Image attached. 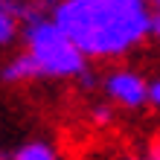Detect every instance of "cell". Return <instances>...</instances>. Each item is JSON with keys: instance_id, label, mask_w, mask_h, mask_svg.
<instances>
[{"instance_id": "4", "label": "cell", "mask_w": 160, "mask_h": 160, "mask_svg": "<svg viewBox=\"0 0 160 160\" xmlns=\"http://www.w3.org/2000/svg\"><path fill=\"white\" fill-rule=\"evenodd\" d=\"M26 3L23 0H0V47L15 44V38L23 32Z\"/></svg>"}, {"instance_id": "10", "label": "cell", "mask_w": 160, "mask_h": 160, "mask_svg": "<svg viewBox=\"0 0 160 160\" xmlns=\"http://www.w3.org/2000/svg\"><path fill=\"white\" fill-rule=\"evenodd\" d=\"M152 35L160 41V3L154 6V29H152Z\"/></svg>"}, {"instance_id": "2", "label": "cell", "mask_w": 160, "mask_h": 160, "mask_svg": "<svg viewBox=\"0 0 160 160\" xmlns=\"http://www.w3.org/2000/svg\"><path fill=\"white\" fill-rule=\"evenodd\" d=\"M23 44L29 58L38 64L41 79H79L88 70L84 52L61 32L52 15H44V0L26 3Z\"/></svg>"}, {"instance_id": "6", "label": "cell", "mask_w": 160, "mask_h": 160, "mask_svg": "<svg viewBox=\"0 0 160 160\" xmlns=\"http://www.w3.org/2000/svg\"><path fill=\"white\" fill-rule=\"evenodd\" d=\"M12 160H61V157H58V152H55L50 143H44V140H29V143L18 146L12 152Z\"/></svg>"}, {"instance_id": "12", "label": "cell", "mask_w": 160, "mask_h": 160, "mask_svg": "<svg viewBox=\"0 0 160 160\" xmlns=\"http://www.w3.org/2000/svg\"><path fill=\"white\" fill-rule=\"evenodd\" d=\"M146 3H148V6H152V9H154V6L160 3V0H146Z\"/></svg>"}, {"instance_id": "3", "label": "cell", "mask_w": 160, "mask_h": 160, "mask_svg": "<svg viewBox=\"0 0 160 160\" xmlns=\"http://www.w3.org/2000/svg\"><path fill=\"white\" fill-rule=\"evenodd\" d=\"M102 90L111 102L128 108V111H140L148 105V82L134 70H114L102 79Z\"/></svg>"}, {"instance_id": "11", "label": "cell", "mask_w": 160, "mask_h": 160, "mask_svg": "<svg viewBox=\"0 0 160 160\" xmlns=\"http://www.w3.org/2000/svg\"><path fill=\"white\" fill-rule=\"evenodd\" d=\"M146 160H160V143H154L152 146V152H148V157Z\"/></svg>"}, {"instance_id": "5", "label": "cell", "mask_w": 160, "mask_h": 160, "mask_svg": "<svg viewBox=\"0 0 160 160\" xmlns=\"http://www.w3.org/2000/svg\"><path fill=\"white\" fill-rule=\"evenodd\" d=\"M35 79H41V70L29 58V52H18L15 58H9L0 67V82L3 84H26V82H35Z\"/></svg>"}, {"instance_id": "8", "label": "cell", "mask_w": 160, "mask_h": 160, "mask_svg": "<svg viewBox=\"0 0 160 160\" xmlns=\"http://www.w3.org/2000/svg\"><path fill=\"white\" fill-rule=\"evenodd\" d=\"M76 82L82 84V88H84V90H93V88H96V84H102V79L96 76V73H90V67H88V70H84V73H82V76H79Z\"/></svg>"}, {"instance_id": "13", "label": "cell", "mask_w": 160, "mask_h": 160, "mask_svg": "<svg viewBox=\"0 0 160 160\" xmlns=\"http://www.w3.org/2000/svg\"><path fill=\"white\" fill-rule=\"evenodd\" d=\"M122 160H137V157H122Z\"/></svg>"}, {"instance_id": "7", "label": "cell", "mask_w": 160, "mask_h": 160, "mask_svg": "<svg viewBox=\"0 0 160 160\" xmlns=\"http://www.w3.org/2000/svg\"><path fill=\"white\" fill-rule=\"evenodd\" d=\"M90 119L96 122V125H108V122L114 119V108L111 105H93L90 108Z\"/></svg>"}, {"instance_id": "9", "label": "cell", "mask_w": 160, "mask_h": 160, "mask_svg": "<svg viewBox=\"0 0 160 160\" xmlns=\"http://www.w3.org/2000/svg\"><path fill=\"white\" fill-rule=\"evenodd\" d=\"M148 105L160 108V76L148 82Z\"/></svg>"}, {"instance_id": "1", "label": "cell", "mask_w": 160, "mask_h": 160, "mask_svg": "<svg viewBox=\"0 0 160 160\" xmlns=\"http://www.w3.org/2000/svg\"><path fill=\"white\" fill-rule=\"evenodd\" d=\"M52 21L84 58H119L154 29L146 0H55Z\"/></svg>"}]
</instances>
